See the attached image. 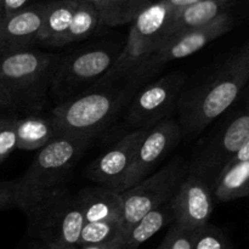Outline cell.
I'll use <instances>...</instances> for the list:
<instances>
[{
    "mask_svg": "<svg viewBox=\"0 0 249 249\" xmlns=\"http://www.w3.org/2000/svg\"><path fill=\"white\" fill-rule=\"evenodd\" d=\"M213 198L231 202L249 195V141L221 169L212 185Z\"/></svg>",
    "mask_w": 249,
    "mask_h": 249,
    "instance_id": "2e32d148",
    "label": "cell"
},
{
    "mask_svg": "<svg viewBox=\"0 0 249 249\" xmlns=\"http://www.w3.org/2000/svg\"><path fill=\"white\" fill-rule=\"evenodd\" d=\"M17 116L2 114L0 116V164L10 157L15 150H17L15 122Z\"/></svg>",
    "mask_w": 249,
    "mask_h": 249,
    "instance_id": "484cf974",
    "label": "cell"
},
{
    "mask_svg": "<svg viewBox=\"0 0 249 249\" xmlns=\"http://www.w3.org/2000/svg\"><path fill=\"white\" fill-rule=\"evenodd\" d=\"M186 80V74L173 72L139 88L129 101L126 124L133 130L151 129L169 119Z\"/></svg>",
    "mask_w": 249,
    "mask_h": 249,
    "instance_id": "8fae6325",
    "label": "cell"
},
{
    "mask_svg": "<svg viewBox=\"0 0 249 249\" xmlns=\"http://www.w3.org/2000/svg\"><path fill=\"white\" fill-rule=\"evenodd\" d=\"M32 0H2L5 7V12L7 15H11L14 12L19 11V10L24 9V7L31 5Z\"/></svg>",
    "mask_w": 249,
    "mask_h": 249,
    "instance_id": "f1b7e54d",
    "label": "cell"
},
{
    "mask_svg": "<svg viewBox=\"0 0 249 249\" xmlns=\"http://www.w3.org/2000/svg\"><path fill=\"white\" fill-rule=\"evenodd\" d=\"M29 233L49 246L78 247L85 221L74 196L65 187L41 199L27 214Z\"/></svg>",
    "mask_w": 249,
    "mask_h": 249,
    "instance_id": "52a82bcc",
    "label": "cell"
},
{
    "mask_svg": "<svg viewBox=\"0 0 249 249\" xmlns=\"http://www.w3.org/2000/svg\"><path fill=\"white\" fill-rule=\"evenodd\" d=\"M74 0H51L45 2L39 44L48 48H62L74 12Z\"/></svg>",
    "mask_w": 249,
    "mask_h": 249,
    "instance_id": "d6986e66",
    "label": "cell"
},
{
    "mask_svg": "<svg viewBox=\"0 0 249 249\" xmlns=\"http://www.w3.org/2000/svg\"><path fill=\"white\" fill-rule=\"evenodd\" d=\"M17 148L24 151H38L58 135L50 116L26 114L17 117L15 122Z\"/></svg>",
    "mask_w": 249,
    "mask_h": 249,
    "instance_id": "ffe728a7",
    "label": "cell"
},
{
    "mask_svg": "<svg viewBox=\"0 0 249 249\" xmlns=\"http://www.w3.org/2000/svg\"><path fill=\"white\" fill-rule=\"evenodd\" d=\"M236 0H199L190 6L173 11L165 38L178 33L211 23L221 15L230 12Z\"/></svg>",
    "mask_w": 249,
    "mask_h": 249,
    "instance_id": "ac0fdd59",
    "label": "cell"
},
{
    "mask_svg": "<svg viewBox=\"0 0 249 249\" xmlns=\"http://www.w3.org/2000/svg\"><path fill=\"white\" fill-rule=\"evenodd\" d=\"M74 1H82V2H87V4L91 5L92 7H95V9L99 11L100 14V10H101V6H102V2H104V0H74Z\"/></svg>",
    "mask_w": 249,
    "mask_h": 249,
    "instance_id": "836d02e7",
    "label": "cell"
},
{
    "mask_svg": "<svg viewBox=\"0 0 249 249\" xmlns=\"http://www.w3.org/2000/svg\"><path fill=\"white\" fill-rule=\"evenodd\" d=\"M122 49L116 44H106L63 56L50 88V96L56 105L87 91L99 83L112 70Z\"/></svg>",
    "mask_w": 249,
    "mask_h": 249,
    "instance_id": "8992f818",
    "label": "cell"
},
{
    "mask_svg": "<svg viewBox=\"0 0 249 249\" xmlns=\"http://www.w3.org/2000/svg\"><path fill=\"white\" fill-rule=\"evenodd\" d=\"M181 140V130L174 118L148 129L139 143L130 169L116 192L126 191L152 174L155 168L175 150Z\"/></svg>",
    "mask_w": 249,
    "mask_h": 249,
    "instance_id": "7c38bea8",
    "label": "cell"
},
{
    "mask_svg": "<svg viewBox=\"0 0 249 249\" xmlns=\"http://www.w3.org/2000/svg\"><path fill=\"white\" fill-rule=\"evenodd\" d=\"M192 237H194V231L190 232L182 230L175 224H172L164 240L157 249H192Z\"/></svg>",
    "mask_w": 249,
    "mask_h": 249,
    "instance_id": "4316f807",
    "label": "cell"
},
{
    "mask_svg": "<svg viewBox=\"0 0 249 249\" xmlns=\"http://www.w3.org/2000/svg\"><path fill=\"white\" fill-rule=\"evenodd\" d=\"M135 91L126 84L90 88L56 105L50 118L58 135L95 139L116 119Z\"/></svg>",
    "mask_w": 249,
    "mask_h": 249,
    "instance_id": "277c9868",
    "label": "cell"
},
{
    "mask_svg": "<svg viewBox=\"0 0 249 249\" xmlns=\"http://www.w3.org/2000/svg\"><path fill=\"white\" fill-rule=\"evenodd\" d=\"M208 138L196 148L187 172L196 174L213 185L224 167L249 141V114L247 106L224 114Z\"/></svg>",
    "mask_w": 249,
    "mask_h": 249,
    "instance_id": "ba28073f",
    "label": "cell"
},
{
    "mask_svg": "<svg viewBox=\"0 0 249 249\" xmlns=\"http://www.w3.org/2000/svg\"><path fill=\"white\" fill-rule=\"evenodd\" d=\"M186 174L187 162L177 156L138 185L121 192L123 235L146 214L170 202Z\"/></svg>",
    "mask_w": 249,
    "mask_h": 249,
    "instance_id": "30bf717a",
    "label": "cell"
},
{
    "mask_svg": "<svg viewBox=\"0 0 249 249\" xmlns=\"http://www.w3.org/2000/svg\"><path fill=\"white\" fill-rule=\"evenodd\" d=\"M214 208L212 186L201 177L187 172L170 199L172 224L192 232L209 223Z\"/></svg>",
    "mask_w": 249,
    "mask_h": 249,
    "instance_id": "4fadbf2b",
    "label": "cell"
},
{
    "mask_svg": "<svg viewBox=\"0 0 249 249\" xmlns=\"http://www.w3.org/2000/svg\"><path fill=\"white\" fill-rule=\"evenodd\" d=\"M45 2L29 5L5 17L0 24V55L38 45Z\"/></svg>",
    "mask_w": 249,
    "mask_h": 249,
    "instance_id": "9a60e30c",
    "label": "cell"
},
{
    "mask_svg": "<svg viewBox=\"0 0 249 249\" xmlns=\"http://www.w3.org/2000/svg\"><path fill=\"white\" fill-rule=\"evenodd\" d=\"M100 26V14L95 7L87 2L75 1L74 12L70 28L63 39L62 46L82 41L95 33Z\"/></svg>",
    "mask_w": 249,
    "mask_h": 249,
    "instance_id": "7402d4cb",
    "label": "cell"
},
{
    "mask_svg": "<svg viewBox=\"0 0 249 249\" xmlns=\"http://www.w3.org/2000/svg\"><path fill=\"white\" fill-rule=\"evenodd\" d=\"M172 15L173 9L164 0L152 1L143 6L131 21L128 39L118 60L92 88L125 84L139 65L155 53L164 40Z\"/></svg>",
    "mask_w": 249,
    "mask_h": 249,
    "instance_id": "5b68a950",
    "label": "cell"
},
{
    "mask_svg": "<svg viewBox=\"0 0 249 249\" xmlns=\"http://www.w3.org/2000/svg\"><path fill=\"white\" fill-rule=\"evenodd\" d=\"M172 223V213H170V202L164 206L155 209L146 214L143 218L136 221L123 236L117 249H138L142 243L150 240L152 236L162 228H164L167 223Z\"/></svg>",
    "mask_w": 249,
    "mask_h": 249,
    "instance_id": "44dd1931",
    "label": "cell"
},
{
    "mask_svg": "<svg viewBox=\"0 0 249 249\" xmlns=\"http://www.w3.org/2000/svg\"><path fill=\"white\" fill-rule=\"evenodd\" d=\"M9 208H16L15 180L0 182V211Z\"/></svg>",
    "mask_w": 249,
    "mask_h": 249,
    "instance_id": "83f0119b",
    "label": "cell"
},
{
    "mask_svg": "<svg viewBox=\"0 0 249 249\" xmlns=\"http://www.w3.org/2000/svg\"><path fill=\"white\" fill-rule=\"evenodd\" d=\"M4 108H12V105L9 96H7V94L5 92V90L2 89V87L0 85V109Z\"/></svg>",
    "mask_w": 249,
    "mask_h": 249,
    "instance_id": "1f68e13d",
    "label": "cell"
},
{
    "mask_svg": "<svg viewBox=\"0 0 249 249\" xmlns=\"http://www.w3.org/2000/svg\"><path fill=\"white\" fill-rule=\"evenodd\" d=\"M33 249H78V247H61V246H49L41 242H36Z\"/></svg>",
    "mask_w": 249,
    "mask_h": 249,
    "instance_id": "d6a6232c",
    "label": "cell"
},
{
    "mask_svg": "<svg viewBox=\"0 0 249 249\" xmlns=\"http://www.w3.org/2000/svg\"><path fill=\"white\" fill-rule=\"evenodd\" d=\"M6 17V12H5V7H4V2L2 0H0V24L2 23V21Z\"/></svg>",
    "mask_w": 249,
    "mask_h": 249,
    "instance_id": "e575fe53",
    "label": "cell"
},
{
    "mask_svg": "<svg viewBox=\"0 0 249 249\" xmlns=\"http://www.w3.org/2000/svg\"><path fill=\"white\" fill-rule=\"evenodd\" d=\"M249 79L248 43L216 61L191 85L185 83L177 102L182 138L199 135L233 106Z\"/></svg>",
    "mask_w": 249,
    "mask_h": 249,
    "instance_id": "6da1fadb",
    "label": "cell"
},
{
    "mask_svg": "<svg viewBox=\"0 0 249 249\" xmlns=\"http://www.w3.org/2000/svg\"><path fill=\"white\" fill-rule=\"evenodd\" d=\"M77 206L85 223L106 220H122L121 195L104 186L83 189L74 196Z\"/></svg>",
    "mask_w": 249,
    "mask_h": 249,
    "instance_id": "e0dca14e",
    "label": "cell"
},
{
    "mask_svg": "<svg viewBox=\"0 0 249 249\" xmlns=\"http://www.w3.org/2000/svg\"><path fill=\"white\" fill-rule=\"evenodd\" d=\"M122 237L116 238L113 241H109L107 243H101V245H90V246H83V247H78V249H117L119 245V241Z\"/></svg>",
    "mask_w": 249,
    "mask_h": 249,
    "instance_id": "f546056e",
    "label": "cell"
},
{
    "mask_svg": "<svg viewBox=\"0 0 249 249\" xmlns=\"http://www.w3.org/2000/svg\"><path fill=\"white\" fill-rule=\"evenodd\" d=\"M143 1H145V2H147V4H148V2H152V1H157V0H143Z\"/></svg>",
    "mask_w": 249,
    "mask_h": 249,
    "instance_id": "d590c367",
    "label": "cell"
},
{
    "mask_svg": "<svg viewBox=\"0 0 249 249\" xmlns=\"http://www.w3.org/2000/svg\"><path fill=\"white\" fill-rule=\"evenodd\" d=\"M123 236L122 220H106L85 223L80 231L78 247L90 245H101Z\"/></svg>",
    "mask_w": 249,
    "mask_h": 249,
    "instance_id": "cb8c5ba5",
    "label": "cell"
},
{
    "mask_svg": "<svg viewBox=\"0 0 249 249\" xmlns=\"http://www.w3.org/2000/svg\"><path fill=\"white\" fill-rule=\"evenodd\" d=\"M63 56L36 48L0 55V85L12 108L41 114L48 106L50 88Z\"/></svg>",
    "mask_w": 249,
    "mask_h": 249,
    "instance_id": "3957f363",
    "label": "cell"
},
{
    "mask_svg": "<svg viewBox=\"0 0 249 249\" xmlns=\"http://www.w3.org/2000/svg\"><path fill=\"white\" fill-rule=\"evenodd\" d=\"M146 5L147 2L143 0H104L100 10V26L119 27L131 23Z\"/></svg>",
    "mask_w": 249,
    "mask_h": 249,
    "instance_id": "603a6c76",
    "label": "cell"
},
{
    "mask_svg": "<svg viewBox=\"0 0 249 249\" xmlns=\"http://www.w3.org/2000/svg\"><path fill=\"white\" fill-rule=\"evenodd\" d=\"M192 249H233L225 233L216 226L206 224L194 231Z\"/></svg>",
    "mask_w": 249,
    "mask_h": 249,
    "instance_id": "d4e9b609",
    "label": "cell"
},
{
    "mask_svg": "<svg viewBox=\"0 0 249 249\" xmlns=\"http://www.w3.org/2000/svg\"><path fill=\"white\" fill-rule=\"evenodd\" d=\"M168 5L173 9V11L179 9H184V7L190 6V5L195 4V2L199 1V0H164Z\"/></svg>",
    "mask_w": 249,
    "mask_h": 249,
    "instance_id": "4dcf8cb0",
    "label": "cell"
},
{
    "mask_svg": "<svg viewBox=\"0 0 249 249\" xmlns=\"http://www.w3.org/2000/svg\"><path fill=\"white\" fill-rule=\"evenodd\" d=\"M147 130L136 129L125 134L85 168L84 177L101 186L117 191L130 169L139 143Z\"/></svg>",
    "mask_w": 249,
    "mask_h": 249,
    "instance_id": "5bb4252c",
    "label": "cell"
},
{
    "mask_svg": "<svg viewBox=\"0 0 249 249\" xmlns=\"http://www.w3.org/2000/svg\"><path fill=\"white\" fill-rule=\"evenodd\" d=\"M235 26V17L230 12L221 15L211 23L178 33L164 39L157 50L151 53L139 67L131 73L125 84L138 90L151 77L158 73L160 68L173 61L181 60L203 49L211 41L220 38Z\"/></svg>",
    "mask_w": 249,
    "mask_h": 249,
    "instance_id": "9c48e42d",
    "label": "cell"
},
{
    "mask_svg": "<svg viewBox=\"0 0 249 249\" xmlns=\"http://www.w3.org/2000/svg\"><path fill=\"white\" fill-rule=\"evenodd\" d=\"M92 140L62 134L38 150L26 173L15 179L16 208L27 214L41 199L65 187L66 179Z\"/></svg>",
    "mask_w": 249,
    "mask_h": 249,
    "instance_id": "7a4b0ae2",
    "label": "cell"
}]
</instances>
